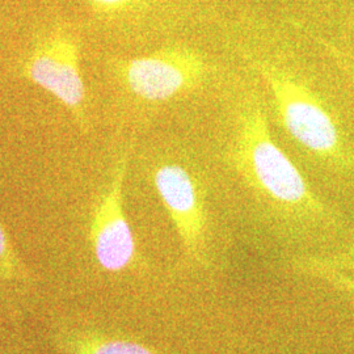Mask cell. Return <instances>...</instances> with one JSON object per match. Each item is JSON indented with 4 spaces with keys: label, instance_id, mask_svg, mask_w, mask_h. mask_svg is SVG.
<instances>
[{
    "label": "cell",
    "instance_id": "6da1fadb",
    "mask_svg": "<svg viewBox=\"0 0 354 354\" xmlns=\"http://www.w3.org/2000/svg\"><path fill=\"white\" fill-rule=\"evenodd\" d=\"M228 160L243 181L276 213L301 223L339 226L298 167L273 140L263 108L248 102L238 121Z\"/></svg>",
    "mask_w": 354,
    "mask_h": 354
},
{
    "label": "cell",
    "instance_id": "7a4b0ae2",
    "mask_svg": "<svg viewBox=\"0 0 354 354\" xmlns=\"http://www.w3.org/2000/svg\"><path fill=\"white\" fill-rule=\"evenodd\" d=\"M256 68L266 80L279 121L291 138L320 162L342 171L353 168L354 153L340 122L320 95L273 64L257 62Z\"/></svg>",
    "mask_w": 354,
    "mask_h": 354
},
{
    "label": "cell",
    "instance_id": "3957f363",
    "mask_svg": "<svg viewBox=\"0 0 354 354\" xmlns=\"http://www.w3.org/2000/svg\"><path fill=\"white\" fill-rule=\"evenodd\" d=\"M114 70L134 96L149 102H168L190 92L209 74L201 54L181 45L117 61Z\"/></svg>",
    "mask_w": 354,
    "mask_h": 354
},
{
    "label": "cell",
    "instance_id": "277c9868",
    "mask_svg": "<svg viewBox=\"0 0 354 354\" xmlns=\"http://www.w3.org/2000/svg\"><path fill=\"white\" fill-rule=\"evenodd\" d=\"M21 75L64 104L80 127L87 125V92L73 35L59 29L42 38L26 57Z\"/></svg>",
    "mask_w": 354,
    "mask_h": 354
},
{
    "label": "cell",
    "instance_id": "5b68a950",
    "mask_svg": "<svg viewBox=\"0 0 354 354\" xmlns=\"http://www.w3.org/2000/svg\"><path fill=\"white\" fill-rule=\"evenodd\" d=\"M153 185L190 260L207 264V213L201 183L183 165H159Z\"/></svg>",
    "mask_w": 354,
    "mask_h": 354
},
{
    "label": "cell",
    "instance_id": "8992f818",
    "mask_svg": "<svg viewBox=\"0 0 354 354\" xmlns=\"http://www.w3.org/2000/svg\"><path fill=\"white\" fill-rule=\"evenodd\" d=\"M127 153L114 167L109 187L97 203L91 225V243L95 259L104 270L118 273L137 260V244L124 210V184Z\"/></svg>",
    "mask_w": 354,
    "mask_h": 354
},
{
    "label": "cell",
    "instance_id": "52a82bcc",
    "mask_svg": "<svg viewBox=\"0 0 354 354\" xmlns=\"http://www.w3.org/2000/svg\"><path fill=\"white\" fill-rule=\"evenodd\" d=\"M53 342L57 354H162L145 342L91 327L61 326Z\"/></svg>",
    "mask_w": 354,
    "mask_h": 354
},
{
    "label": "cell",
    "instance_id": "ba28073f",
    "mask_svg": "<svg viewBox=\"0 0 354 354\" xmlns=\"http://www.w3.org/2000/svg\"><path fill=\"white\" fill-rule=\"evenodd\" d=\"M30 289V274L0 223V310L19 308L20 301L29 297Z\"/></svg>",
    "mask_w": 354,
    "mask_h": 354
},
{
    "label": "cell",
    "instance_id": "9c48e42d",
    "mask_svg": "<svg viewBox=\"0 0 354 354\" xmlns=\"http://www.w3.org/2000/svg\"><path fill=\"white\" fill-rule=\"evenodd\" d=\"M294 266L297 270H301L308 266H320V268L336 269V270L352 274L354 273V247H349L346 250L323 254V256L302 257L295 261Z\"/></svg>",
    "mask_w": 354,
    "mask_h": 354
},
{
    "label": "cell",
    "instance_id": "30bf717a",
    "mask_svg": "<svg viewBox=\"0 0 354 354\" xmlns=\"http://www.w3.org/2000/svg\"><path fill=\"white\" fill-rule=\"evenodd\" d=\"M298 272L313 276L320 281H324L335 290L340 291L342 294L349 297L354 301V277L352 274L336 270V269L320 268V266H308V268H304Z\"/></svg>",
    "mask_w": 354,
    "mask_h": 354
},
{
    "label": "cell",
    "instance_id": "8fae6325",
    "mask_svg": "<svg viewBox=\"0 0 354 354\" xmlns=\"http://www.w3.org/2000/svg\"><path fill=\"white\" fill-rule=\"evenodd\" d=\"M92 6L93 11L102 15H120L138 10L140 6L147 3L149 0H87Z\"/></svg>",
    "mask_w": 354,
    "mask_h": 354
},
{
    "label": "cell",
    "instance_id": "7c38bea8",
    "mask_svg": "<svg viewBox=\"0 0 354 354\" xmlns=\"http://www.w3.org/2000/svg\"><path fill=\"white\" fill-rule=\"evenodd\" d=\"M0 354H15L13 352H10V351H7L6 348H1L0 346Z\"/></svg>",
    "mask_w": 354,
    "mask_h": 354
}]
</instances>
